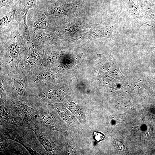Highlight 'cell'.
I'll return each instance as SVG.
<instances>
[{"mask_svg":"<svg viewBox=\"0 0 155 155\" xmlns=\"http://www.w3.org/2000/svg\"><path fill=\"white\" fill-rule=\"evenodd\" d=\"M9 113L16 124L26 126L34 130L36 124L34 111L24 102H19L13 106Z\"/></svg>","mask_w":155,"mask_h":155,"instance_id":"obj_1","label":"cell"},{"mask_svg":"<svg viewBox=\"0 0 155 155\" xmlns=\"http://www.w3.org/2000/svg\"><path fill=\"white\" fill-rule=\"evenodd\" d=\"M0 111V123L1 125L7 123L15 124L16 125L13 117L8 110L4 106H1Z\"/></svg>","mask_w":155,"mask_h":155,"instance_id":"obj_2","label":"cell"},{"mask_svg":"<svg viewBox=\"0 0 155 155\" xmlns=\"http://www.w3.org/2000/svg\"><path fill=\"white\" fill-rule=\"evenodd\" d=\"M47 21L44 15H42L37 20L33 25V28L35 30L45 29L47 28Z\"/></svg>","mask_w":155,"mask_h":155,"instance_id":"obj_3","label":"cell"},{"mask_svg":"<svg viewBox=\"0 0 155 155\" xmlns=\"http://www.w3.org/2000/svg\"><path fill=\"white\" fill-rule=\"evenodd\" d=\"M14 14L15 10H12L1 18L0 20V26H3L12 21L14 19Z\"/></svg>","mask_w":155,"mask_h":155,"instance_id":"obj_4","label":"cell"},{"mask_svg":"<svg viewBox=\"0 0 155 155\" xmlns=\"http://www.w3.org/2000/svg\"><path fill=\"white\" fill-rule=\"evenodd\" d=\"M15 89L16 93L18 94L22 95L24 94L25 87L24 84L22 81H19L16 82Z\"/></svg>","mask_w":155,"mask_h":155,"instance_id":"obj_5","label":"cell"},{"mask_svg":"<svg viewBox=\"0 0 155 155\" xmlns=\"http://www.w3.org/2000/svg\"><path fill=\"white\" fill-rule=\"evenodd\" d=\"M36 1V0H24L23 4L25 12L27 13L30 9L34 7Z\"/></svg>","mask_w":155,"mask_h":155,"instance_id":"obj_6","label":"cell"},{"mask_svg":"<svg viewBox=\"0 0 155 155\" xmlns=\"http://www.w3.org/2000/svg\"><path fill=\"white\" fill-rule=\"evenodd\" d=\"M9 51L11 56L13 57H16L17 56L18 52L17 47L15 42L10 46Z\"/></svg>","mask_w":155,"mask_h":155,"instance_id":"obj_7","label":"cell"},{"mask_svg":"<svg viewBox=\"0 0 155 155\" xmlns=\"http://www.w3.org/2000/svg\"><path fill=\"white\" fill-rule=\"evenodd\" d=\"M93 136L94 139L97 142L100 141L104 138V136L102 133L96 131L93 132Z\"/></svg>","mask_w":155,"mask_h":155,"instance_id":"obj_8","label":"cell"},{"mask_svg":"<svg viewBox=\"0 0 155 155\" xmlns=\"http://www.w3.org/2000/svg\"><path fill=\"white\" fill-rule=\"evenodd\" d=\"M13 0H0V7L8 6L12 3Z\"/></svg>","mask_w":155,"mask_h":155,"instance_id":"obj_9","label":"cell"},{"mask_svg":"<svg viewBox=\"0 0 155 155\" xmlns=\"http://www.w3.org/2000/svg\"><path fill=\"white\" fill-rule=\"evenodd\" d=\"M49 35L45 33V32H39L37 34L36 36L37 37L40 39H47L49 38Z\"/></svg>","mask_w":155,"mask_h":155,"instance_id":"obj_10","label":"cell"}]
</instances>
